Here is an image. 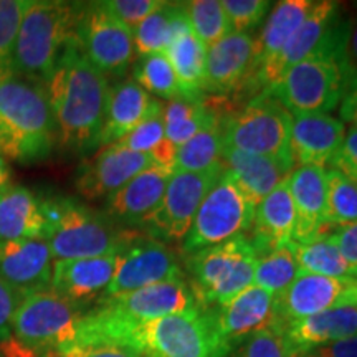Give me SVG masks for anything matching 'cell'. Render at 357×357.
Returning <instances> with one entry per match:
<instances>
[{"label": "cell", "mask_w": 357, "mask_h": 357, "mask_svg": "<svg viewBox=\"0 0 357 357\" xmlns=\"http://www.w3.org/2000/svg\"><path fill=\"white\" fill-rule=\"evenodd\" d=\"M73 342H109L131 347L147 357H229L217 331L212 307L169 314L142 323H118L84 312Z\"/></svg>", "instance_id": "obj_1"}, {"label": "cell", "mask_w": 357, "mask_h": 357, "mask_svg": "<svg viewBox=\"0 0 357 357\" xmlns=\"http://www.w3.org/2000/svg\"><path fill=\"white\" fill-rule=\"evenodd\" d=\"M56 128V141L75 153H88L100 146L109 83L71 42L45 83Z\"/></svg>", "instance_id": "obj_2"}, {"label": "cell", "mask_w": 357, "mask_h": 357, "mask_svg": "<svg viewBox=\"0 0 357 357\" xmlns=\"http://www.w3.org/2000/svg\"><path fill=\"white\" fill-rule=\"evenodd\" d=\"M56 128L45 86L8 75L0 78V155L19 164L47 159Z\"/></svg>", "instance_id": "obj_3"}, {"label": "cell", "mask_w": 357, "mask_h": 357, "mask_svg": "<svg viewBox=\"0 0 357 357\" xmlns=\"http://www.w3.org/2000/svg\"><path fill=\"white\" fill-rule=\"evenodd\" d=\"M78 10L79 3L30 0L17 35L13 75L45 86L61 53L77 40Z\"/></svg>", "instance_id": "obj_4"}, {"label": "cell", "mask_w": 357, "mask_h": 357, "mask_svg": "<svg viewBox=\"0 0 357 357\" xmlns=\"http://www.w3.org/2000/svg\"><path fill=\"white\" fill-rule=\"evenodd\" d=\"M47 229L43 240L56 260H82L119 253L134 238L113 222L71 197H42Z\"/></svg>", "instance_id": "obj_5"}, {"label": "cell", "mask_w": 357, "mask_h": 357, "mask_svg": "<svg viewBox=\"0 0 357 357\" xmlns=\"http://www.w3.org/2000/svg\"><path fill=\"white\" fill-rule=\"evenodd\" d=\"M83 307L58 296L52 289L20 301L12 321V334L2 349L6 357H40L77 339Z\"/></svg>", "instance_id": "obj_6"}, {"label": "cell", "mask_w": 357, "mask_h": 357, "mask_svg": "<svg viewBox=\"0 0 357 357\" xmlns=\"http://www.w3.org/2000/svg\"><path fill=\"white\" fill-rule=\"evenodd\" d=\"M258 253L247 235L185 257L189 284L202 307H215L253 284Z\"/></svg>", "instance_id": "obj_7"}, {"label": "cell", "mask_w": 357, "mask_h": 357, "mask_svg": "<svg viewBox=\"0 0 357 357\" xmlns=\"http://www.w3.org/2000/svg\"><path fill=\"white\" fill-rule=\"evenodd\" d=\"M263 93L275 98L291 116L329 114L342 100L337 53L321 50L298 61Z\"/></svg>", "instance_id": "obj_8"}, {"label": "cell", "mask_w": 357, "mask_h": 357, "mask_svg": "<svg viewBox=\"0 0 357 357\" xmlns=\"http://www.w3.org/2000/svg\"><path fill=\"white\" fill-rule=\"evenodd\" d=\"M291 121L293 116L275 98L261 93L238 113L222 119L223 146L294 162Z\"/></svg>", "instance_id": "obj_9"}, {"label": "cell", "mask_w": 357, "mask_h": 357, "mask_svg": "<svg viewBox=\"0 0 357 357\" xmlns=\"http://www.w3.org/2000/svg\"><path fill=\"white\" fill-rule=\"evenodd\" d=\"M255 205L223 169L215 185L200 204L189 234L182 240V253L194 255L200 250L225 243L252 229Z\"/></svg>", "instance_id": "obj_10"}, {"label": "cell", "mask_w": 357, "mask_h": 357, "mask_svg": "<svg viewBox=\"0 0 357 357\" xmlns=\"http://www.w3.org/2000/svg\"><path fill=\"white\" fill-rule=\"evenodd\" d=\"M342 26H344V20L339 17L337 2H331V0L312 2L306 19L303 20L301 26L287 43V47L275 58L263 63L248 79L245 88H258L263 93L273 86L287 73V70L296 65L298 61L321 50H334L337 53Z\"/></svg>", "instance_id": "obj_11"}, {"label": "cell", "mask_w": 357, "mask_h": 357, "mask_svg": "<svg viewBox=\"0 0 357 357\" xmlns=\"http://www.w3.org/2000/svg\"><path fill=\"white\" fill-rule=\"evenodd\" d=\"M77 43L89 63L111 77H123L136 52L132 30L116 19L102 2L79 3Z\"/></svg>", "instance_id": "obj_12"}, {"label": "cell", "mask_w": 357, "mask_h": 357, "mask_svg": "<svg viewBox=\"0 0 357 357\" xmlns=\"http://www.w3.org/2000/svg\"><path fill=\"white\" fill-rule=\"evenodd\" d=\"M223 169V164H218L204 172H174L159 207L144 223L146 229L169 242H182Z\"/></svg>", "instance_id": "obj_13"}, {"label": "cell", "mask_w": 357, "mask_h": 357, "mask_svg": "<svg viewBox=\"0 0 357 357\" xmlns=\"http://www.w3.org/2000/svg\"><path fill=\"white\" fill-rule=\"evenodd\" d=\"M178 278H185V275L176 252L159 240L137 235L118 253L114 276L101 298L118 296Z\"/></svg>", "instance_id": "obj_14"}, {"label": "cell", "mask_w": 357, "mask_h": 357, "mask_svg": "<svg viewBox=\"0 0 357 357\" xmlns=\"http://www.w3.org/2000/svg\"><path fill=\"white\" fill-rule=\"evenodd\" d=\"M187 278L164 281L136 291L101 298L93 312L118 323H142L197 307Z\"/></svg>", "instance_id": "obj_15"}, {"label": "cell", "mask_w": 357, "mask_h": 357, "mask_svg": "<svg viewBox=\"0 0 357 357\" xmlns=\"http://www.w3.org/2000/svg\"><path fill=\"white\" fill-rule=\"evenodd\" d=\"M344 306H357L356 278L300 273L283 293L275 296V314L280 329L293 321Z\"/></svg>", "instance_id": "obj_16"}, {"label": "cell", "mask_w": 357, "mask_h": 357, "mask_svg": "<svg viewBox=\"0 0 357 357\" xmlns=\"http://www.w3.org/2000/svg\"><path fill=\"white\" fill-rule=\"evenodd\" d=\"M151 166H154V160L149 154L134 153L114 142L84 160L78 169L75 185L78 194L88 200L108 199Z\"/></svg>", "instance_id": "obj_17"}, {"label": "cell", "mask_w": 357, "mask_h": 357, "mask_svg": "<svg viewBox=\"0 0 357 357\" xmlns=\"http://www.w3.org/2000/svg\"><path fill=\"white\" fill-rule=\"evenodd\" d=\"M53 255L43 238L0 240V278L20 296L50 289Z\"/></svg>", "instance_id": "obj_18"}, {"label": "cell", "mask_w": 357, "mask_h": 357, "mask_svg": "<svg viewBox=\"0 0 357 357\" xmlns=\"http://www.w3.org/2000/svg\"><path fill=\"white\" fill-rule=\"evenodd\" d=\"M217 331L230 352L243 339L263 329L278 328L275 314V296L255 287L245 288L220 306L212 307Z\"/></svg>", "instance_id": "obj_19"}, {"label": "cell", "mask_w": 357, "mask_h": 357, "mask_svg": "<svg viewBox=\"0 0 357 357\" xmlns=\"http://www.w3.org/2000/svg\"><path fill=\"white\" fill-rule=\"evenodd\" d=\"M287 187L296 211L294 242L306 243L326 235V197L328 181L326 169L316 166H298L287 177Z\"/></svg>", "instance_id": "obj_20"}, {"label": "cell", "mask_w": 357, "mask_h": 357, "mask_svg": "<svg viewBox=\"0 0 357 357\" xmlns=\"http://www.w3.org/2000/svg\"><path fill=\"white\" fill-rule=\"evenodd\" d=\"M118 253L114 255L56 260L53 263L50 289L77 306L102 296L116 271Z\"/></svg>", "instance_id": "obj_21"}, {"label": "cell", "mask_w": 357, "mask_h": 357, "mask_svg": "<svg viewBox=\"0 0 357 357\" xmlns=\"http://www.w3.org/2000/svg\"><path fill=\"white\" fill-rule=\"evenodd\" d=\"M252 33L231 32L207 50L204 91L227 95L247 84L253 66Z\"/></svg>", "instance_id": "obj_22"}, {"label": "cell", "mask_w": 357, "mask_h": 357, "mask_svg": "<svg viewBox=\"0 0 357 357\" xmlns=\"http://www.w3.org/2000/svg\"><path fill=\"white\" fill-rule=\"evenodd\" d=\"M174 169L154 164L137 174L126 185L109 195L106 208L109 217L131 227H144L164 197Z\"/></svg>", "instance_id": "obj_23"}, {"label": "cell", "mask_w": 357, "mask_h": 357, "mask_svg": "<svg viewBox=\"0 0 357 357\" xmlns=\"http://www.w3.org/2000/svg\"><path fill=\"white\" fill-rule=\"evenodd\" d=\"M346 126L331 114H296L291 121V154L298 166L324 167L342 146Z\"/></svg>", "instance_id": "obj_24"}, {"label": "cell", "mask_w": 357, "mask_h": 357, "mask_svg": "<svg viewBox=\"0 0 357 357\" xmlns=\"http://www.w3.org/2000/svg\"><path fill=\"white\" fill-rule=\"evenodd\" d=\"M222 164L255 207L283 184L294 169L293 160L250 154L225 146L222 149Z\"/></svg>", "instance_id": "obj_25"}, {"label": "cell", "mask_w": 357, "mask_h": 357, "mask_svg": "<svg viewBox=\"0 0 357 357\" xmlns=\"http://www.w3.org/2000/svg\"><path fill=\"white\" fill-rule=\"evenodd\" d=\"M159 108H162V102L151 96L134 79L114 84L109 88L100 146H109L123 139Z\"/></svg>", "instance_id": "obj_26"}, {"label": "cell", "mask_w": 357, "mask_h": 357, "mask_svg": "<svg viewBox=\"0 0 357 357\" xmlns=\"http://www.w3.org/2000/svg\"><path fill=\"white\" fill-rule=\"evenodd\" d=\"M298 356L314 347L357 336V306L329 310L310 318L293 321L281 328Z\"/></svg>", "instance_id": "obj_27"}, {"label": "cell", "mask_w": 357, "mask_h": 357, "mask_svg": "<svg viewBox=\"0 0 357 357\" xmlns=\"http://www.w3.org/2000/svg\"><path fill=\"white\" fill-rule=\"evenodd\" d=\"M252 243L258 255L294 242L296 211L289 195L287 181L266 195L255 208Z\"/></svg>", "instance_id": "obj_28"}, {"label": "cell", "mask_w": 357, "mask_h": 357, "mask_svg": "<svg viewBox=\"0 0 357 357\" xmlns=\"http://www.w3.org/2000/svg\"><path fill=\"white\" fill-rule=\"evenodd\" d=\"M45 229L42 197L24 185L0 190V240L43 238Z\"/></svg>", "instance_id": "obj_29"}, {"label": "cell", "mask_w": 357, "mask_h": 357, "mask_svg": "<svg viewBox=\"0 0 357 357\" xmlns=\"http://www.w3.org/2000/svg\"><path fill=\"white\" fill-rule=\"evenodd\" d=\"M311 7V0H283L271 8L270 15L253 43V66L250 78L263 63L275 58L287 47V43L301 26L303 20L306 19Z\"/></svg>", "instance_id": "obj_30"}, {"label": "cell", "mask_w": 357, "mask_h": 357, "mask_svg": "<svg viewBox=\"0 0 357 357\" xmlns=\"http://www.w3.org/2000/svg\"><path fill=\"white\" fill-rule=\"evenodd\" d=\"M189 26L185 2H162L158 10L132 30L134 48L141 56L159 55L166 52L176 35Z\"/></svg>", "instance_id": "obj_31"}, {"label": "cell", "mask_w": 357, "mask_h": 357, "mask_svg": "<svg viewBox=\"0 0 357 357\" xmlns=\"http://www.w3.org/2000/svg\"><path fill=\"white\" fill-rule=\"evenodd\" d=\"M164 55L171 63L184 96H202L205 84L207 48L195 38L189 29L182 30L169 43Z\"/></svg>", "instance_id": "obj_32"}, {"label": "cell", "mask_w": 357, "mask_h": 357, "mask_svg": "<svg viewBox=\"0 0 357 357\" xmlns=\"http://www.w3.org/2000/svg\"><path fill=\"white\" fill-rule=\"evenodd\" d=\"M220 121L217 111L202 100V96H181L164 106L166 139L174 147H181L195 134Z\"/></svg>", "instance_id": "obj_33"}, {"label": "cell", "mask_w": 357, "mask_h": 357, "mask_svg": "<svg viewBox=\"0 0 357 357\" xmlns=\"http://www.w3.org/2000/svg\"><path fill=\"white\" fill-rule=\"evenodd\" d=\"M294 257L301 273L331 276V278H354L351 266L347 265L328 234L306 243L294 242Z\"/></svg>", "instance_id": "obj_34"}, {"label": "cell", "mask_w": 357, "mask_h": 357, "mask_svg": "<svg viewBox=\"0 0 357 357\" xmlns=\"http://www.w3.org/2000/svg\"><path fill=\"white\" fill-rule=\"evenodd\" d=\"M222 119L177 147L174 172H204L222 164Z\"/></svg>", "instance_id": "obj_35"}, {"label": "cell", "mask_w": 357, "mask_h": 357, "mask_svg": "<svg viewBox=\"0 0 357 357\" xmlns=\"http://www.w3.org/2000/svg\"><path fill=\"white\" fill-rule=\"evenodd\" d=\"M300 273V266L294 257V242H291L258 255L253 284L278 296Z\"/></svg>", "instance_id": "obj_36"}, {"label": "cell", "mask_w": 357, "mask_h": 357, "mask_svg": "<svg viewBox=\"0 0 357 357\" xmlns=\"http://www.w3.org/2000/svg\"><path fill=\"white\" fill-rule=\"evenodd\" d=\"M185 13L192 33L207 50L220 42L223 37L231 33L229 19L223 12L222 2L218 0L185 2Z\"/></svg>", "instance_id": "obj_37"}, {"label": "cell", "mask_w": 357, "mask_h": 357, "mask_svg": "<svg viewBox=\"0 0 357 357\" xmlns=\"http://www.w3.org/2000/svg\"><path fill=\"white\" fill-rule=\"evenodd\" d=\"M328 197H326V222L329 227L349 225L357 222V184L344 174L326 169Z\"/></svg>", "instance_id": "obj_38"}, {"label": "cell", "mask_w": 357, "mask_h": 357, "mask_svg": "<svg viewBox=\"0 0 357 357\" xmlns=\"http://www.w3.org/2000/svg\"><path fill=\"white\" fill-rule=\"evenodd\" d=\"M134 82L144 88L151 96L166 98L169 101L184 96L176 73L164 53L141 56L134 66Z\"/></svg>", "instance_id": "obj_39"}, {"label": "cell", "mask_w": 357, "mask_h": 357, "mask_svg": "<svg viewBox=\"0 0 357 357\" xmlns=\"http://www.w3.org/2000/svg\"><path fill=\"white\" fill-rule=\"evenodd\" d=\"M30 0H0V78L13 75V52Z\"/></svg>", "instance_id": "obj_40"}, {"label": "cell", "mask_w": 357, "mask_h": 357, "mask_svg": "<svg viewBox=\"0 0 357 357\" xmlns=\"http://www.w3.org/2000/svg\"><path fill=\"white\" fill-rule=\"evenodd\" d=\"M229 357H298V354L280 328H270L243 339Z\"/></svg>", "instance_id": "obj_41"}, {"label": "cell", "mask_w": 357, "mask_h": 357, "mask_svg": "<svg viewBox=\"0 0 357 357\" xmlns=\"http://www.w3.org/2000/svg\"><path fill=\"white\" fill-rule=\"evenodd\" d=\"M166 139V129H164V105L154 114H151L146 121L134 128L123 139L116 144L131 149L134 153L149 154Z\"/></svg>", "instance_id": "obj_42"}, {"label": "cell", "mask_w": 357, "mask_h": 357, "mask_svg": "<svg viewBox=\"0 0 357 357\" xmlns=\"http://www.w3.org/2000/svg\"><path fill=\"white\" fill-rule=\"evenodd\" d=\"M223 12L229 19L230 30L236 33H250L266 17L271 2L266 0H223Z\"/></svg>", "instance_id": "obj_43"}, {"label": "cell", "mask_w": 357, "mask_h": 357, "mask_svg": "<svg viewBox=\"0 0 357 357\" xmlns=\"http://www.w3.org/2000/svg\"><path fill=\"white\" fill-rule=\"evenodd\" d=\"M337 65L342 77V96L357 88V13L344 20L337 48Z\"/></svg>", "instance_id": "obj_44"}, {"label": "cell", "mask_w": 357, "mask_h": 357, "mask_svg": "<svg viewBox=\"0 0 357 357\" xmlns=\"http://www.w3.org/2000/svg\"><path fill=\"white\" fill-rule=\"evenodd\" d=\"M102 3L123 25L134 30L146 17L162 6V0H108Z\"/></svg>", "instance_id": "obj_45"}, {"label": "cell", "mask_w": 357, "mask_h": 357, "mask_svg": "<svg viewBox=\"0 0 357 357\" xmlns=\"http://www.w3.org/2000/svg\"><path fill=\"white\" fill-rule=\"evenodd\" d=\"M55 352L61 357H146L131 347L109 344V342H88V344L71 342Z\"/></svg>", "instance_id": "obj_46"}, {"label": "cell", "mask_w": 357, "mask_h": 357, "mask_svg": "<svg viewBox=\"0 0 357 357\" xmlns=\"http://www.w3.org/2000/svg\"><path fill=\"white\" fill-rule=\"evenodd\" d=\"M336 171L342 172L346 177H349L351 181H354L357 184V129L351 128L346 131L344 141L342 146L339 147V151L334 154L331 162L328 164Z\"/></svg>", "instance_id": "obj_47"}, {"label": "cell", "mask_w": 357, "mask_h": 357, "mask_svg": "<svg viewBox=\"0 0 357 357\" xmlns=\"http://www.w3.org/2000/svg\"><path fill=\"white\" fill-rule=\"evenodd\" d=\"M331 242L336 245L347 265L351 266L354 278L357 280V222L349 225L334 227L331 234H328Z\"/></svg>", "instance_id": "obj_48"}, {"label": "cell", "mask_w": 357, "mask_h": 357, "mask_svg": "<svg viewBox=\"0 0 357 357\" xmlns=\"http://www.w3.org/2000/svg\"><path fill=\"white\" fill-rule=\"evenodd\" d=\"M20 301L19 294L0 278V342H6L10 337L13 314Z\"/></svg>", "instance_id": "obj_49"}, {"label": "cell", "mask_w": 357, "mask_h": 357, "mask_svg": "<svg viewBox=\"0 0 357 357\" xmlns=\"http://www.w3.org/2000/svg\"><path fill=\"white\" fill-rule=\"evenodd\" d=\"M310 357H357V336L342 339V341L331 342V344L314 347L307 351L306 354Z\"/></svg>", "instance_id": "obj_50"}, {"label": "cell", "mask_w": 357, "mask_h": 357, "mask_svg": "<svg viewBox=\"0 0 357 357\" xmlns=\"http://www.w3.org/2000/svg\"><path fill=\"white\" fill-rule=\"evenodd\" d=\"M339 114L342 123H349L351 128L357 129V88L342 96L339 102Z\"/></svg>", "instance_id": "obj_51"}, {"label": "cell", "mask_w": 357, "mask_h": 357, "mask_svg": "<svg viewBox=\"0 0 357 357\" xmlns=\"http://www.w3.org/2000/svg\"><path fill=\"white\" fill-rule=\"evenodd\" d=\"M10 166H8L7 159L0 155V190H3L6 187L10 185Z\"/></svg>", "instance_id": "obj_52"}, {"label": "cell", "mask_w": 357, "mask_h": 357, "mask_svg": "<svg viewBox=\"0 0 357 357\" xmlns=\"http://www.w3.org/2000/svg\"><path fill=\"white\" fill-rule=\"evenodd\" d=\"M40 357H61V356H58L55 351L53 352H47V354H43V356H40Z\"/></svg>", "instance_id": "obj_53"}, {"label": "cell", "mask_w": 357, "mask_h": 357, "mask_svg": "<svg viewBox=\"0 0 357 357\" xmlns=\"http://www.w3.org/2000/svg\"><path fill=\"white\" fill-rule=\"evenodd\" d=\"M298 357H310V356H298Z\"/></svg>", "instance_id": "obj_54"}, {"label": "cell", "mask_w": 357, "mask_h": 357, "mask_svg": "<svg viewBox=\"0 0 357 357\" xmlns=\"http://www.w3.org/2000/svg\"><path fill=\"white\" fill-rule=\"evenodd\" d=\"M146 357H147V356H146Z\"/></svg>", "instance_id": "obj_55"}]
</instances>
